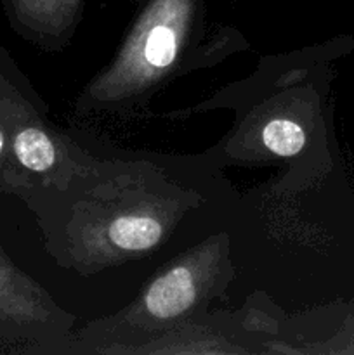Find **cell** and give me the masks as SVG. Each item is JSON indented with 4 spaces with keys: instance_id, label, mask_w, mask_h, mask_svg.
<instances>
[{
    "instance_id": "obj_1",
    "label": "cell",
    "mask_w": 354,
    "mask_h": 355,
    "mask_svg": "<svg viewBox=\"0 0 354 355\" xmlns=\"http://www.w3.org/2000/svg\"><path fill=\"white\" fill-rule=\"evenodd\" d=\"M231 279L229 241L226 236H214L174 260L149 281L134 304L97 322L96 329L89 326L83 336H155L172 331L191 315L201 314Z\"/></svg>"
},
{
    "instance_id": "obj_2",
    "label": "cell",
    "mask_w": 354,
    "mask_h": 355,
    "mask_svg": "<svg viewBox=\"0 0 354 355\" xmlns=\"http://www.w3.org/2000/svg\"><path fill=\"white\" fill-rule=\"evenodd\" d=\"M196 14L198 0H151L110 66L87 87L83 101L92 107L124 106L155 89L176 69Z\"/></svg>"
},
{
    "instance_id": "obj_3",
    "label": "cell",
    "mask_w": 354,
    "mask_h": 355,
    "mask_svg": "<svg viewBox=\"0 0 354 355\" xmlns=\"http://www.w3.org/2000/svg\"><path fill=\"white\" fill-rule=\"evenodd\" d=\"M180 201L172 198H135L99 210H85L75 225L76 241L103 263L141 259L165 241L179 218Z\"/></svg>"
},
{
    "instance_id": "obj_4",
    "label": "cell",
    "mask_w": 354,
    "mask_h": 355,
    "mask_svg": "<svg viewBox=\"0 0 354 355\" xmlns=\"http://www.w3.org/2000/svg\"><path fill=\"white\" fill-rule=\"evenodd\" d=\"M61 163L62 148L58 137L23 101L14 118L9 146L0 165V187L17 191L23 186L24 175L51 177Z\"/></svg>"
},
{
    "instance_id": "obj_5",
    "label": "cell",
    "mask_w": 354,
    "mask_h": 355,
    "mask_svg": "<svg viewBox=\"0 0 354 355\" xmlns=\"http://www.w3.org/2000/svg\"><path fill=\"white\" fill-rule=\"evenodd\" d=\"M0 324L24 333L68 329L65 312L59 311L40 284L17 269L0 248Z\"/></svg>"
},
{
    "instance_id": "obj_6",
    "label": "cell",
    "mask_w": 354,
    "mask_h": 355,
    "mask_svg": "<svg viewBox=\"0 0 354 355\" xmlns=\"http://www.w3.org/2000/svg\"><path fill=\"white\" fill-rule=\"evenodd\" d=\"M12 23L37 40L69 37L82 0H3Z\"/></svg>"
},
{
    "instance_id": "obj_7",
    "label": "cell",
    "mask_w": 354,
    "mask_h": 355,
    "mask_svg": "<svg viewBox=\"0 0 354 355\" xmlns=\"http://www.w3.org/2000/svg\"><path fill=\"white\" fill-rule=\"evenodd\" d=\"M260 141L266 151L280 158H292L304 149L307 135L301 123L290 118H273L260 132Z\"/></svg>"
},
{
    "instance_id": "obj_8",
    "label": "cell",
    "mask_w": 354,
    "mask_h": 355,
    "mask_svg": "<svg viewBox=\"0 0 354 355\" xmlns=\"http://www.w3.org/2000/svg\"><path fill=\"white\" fill-rule=\"evenodd\" d=\"M23 104V97L3 80H0V165L9 146L14 118Z\"/></svg>"
}]
</instances>
